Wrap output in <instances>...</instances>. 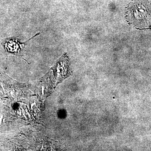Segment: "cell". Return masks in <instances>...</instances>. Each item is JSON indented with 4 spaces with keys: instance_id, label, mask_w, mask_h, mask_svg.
<instances>
[{
    "instance_id": "cell-1",
    "label": "cell",
    "mask_w": 151,
    "mask_h": 151,
    "mask_svg": "<svg viewBox=\"0 0 151 151\" xmlns=\"http://www.w3.org/2000/svg\"><path fill=\"white\" fill-rule=\"evenodd\" d=\"M146 11L145 7L142 5H138L135 11V17L138 19H142L145 15Z\"/></svg>"
}]
</instances>
